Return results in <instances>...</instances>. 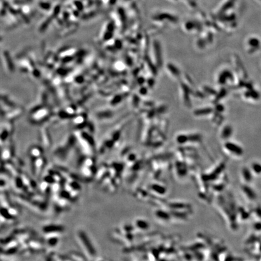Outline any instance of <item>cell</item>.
<instances>
[{
	"mask_svg": "<svg viewBox=\"0 0 261 261\" xmlns=\"http://www.w3.org/2000/svg\"><path fill=\"white\" fill-rule=\"evenodd\" d=\"M77 242L79 246H81L83 252L85 253L87 257H89V259H92L93 257H96V252L87 234L82 230H79L76 235Z\"/></svg>",
	"mask_w": 261,
	"mask_h": 261,
	"instance_id": "obj_1",
	"label": "cell"
},
{
	"mask_svg": "<svg viewBox=\"0 0 261 261\" xmlns=\"http://www.w3.org/2000/svg\"><path fill=\"white\" fill-rule=\"evenodd\" d=\"M150 190L154 192L155 194L158 195H165L167 192L166 187L162 184H159L158 183H154L150 187Z\"/></svg>",
	"mask_w": 261,
	"mask_h": 261,
	"instance_id": "obj_5",
	"label": "cell"
},
{
	"mask_svg": "<svg viewBox=\"0 0 261 261\" xmlns=\"http://www.w3.org/2000/svg\"><path fill=\"white\" fill-rule=\"evenodd\" d=\"M135 229L140 230L142 231H144L147 230L149 228V224L146 220H137L135 221Z\"/></svg>",
	"mask_w": 261,
	"mask_h": 261,
	"instance_id": "obj_7",
	"label": "cell"
},
{
	"mask_svg": "<svg viewBox=\"0 0 261 261\" xmlns=\"http://www.w3.org/2000/svg\"><path fill=\"white\" fill-rule=\"evenodd\" d=\"M224 149L227 154L235 158L242 157L244 154V150L242 147L233 142H225L224 144Z\"/></svg>",
	"mask_w": 261,
	"mask_h": 261,
	"instance_id": "obj_2",
	"label": "cell"
},
{
	"mask_svg": "<svg viewBox=\"0 0 261 261\" xmlns=\"http://www.w3.org/2000/svg\"><path fill=\"white\" fill-rule=\"evenodd\" d=\"M70 256H74V257H76V256H77V254H74V253H72V254H71V255ZM80 258H76V260H82V259H84L82 257V256H79V255H77Z\"/></svg>",
	"mask_w": 261,
	"mask_h": 261,
	"instance_id": "obj_9",
	"label": "cell"
},
{
	"mask_svg": "<svg viewBox=\"0 0 261 261\" xmlns=\"http://www.w3.org/2000/svg\"><path fill=\"white\" fill-rule=\"evenodd\" d=\"M155 215L157 219L162 221L166 222L169 221L170 218H171L170 214L167 212L163 210H158L155 211Z\"/></svg>",
	"mask_w": 261,
	"mask_h": 261,
	"instance_id": "obj_6",
	"label": "cell"
},
{
	"mask_svg": "<svg viewBox=\"0 0 261 261\" xmlns=\"http://www.w3.org/2000/svg\"><path fill=\"white\" fill-rule=\"evenodd\" d=\"M241 189L244 197L247 198V200L251 201H253L256 200L257 198L256 193L255 192V190L253 189L252 187H250L248 186V184L244 183V184L241 186Z\"/></svg>",
	"mask_w": 261,
	"mask_h": 261,
	"instance_id": "obj_3",
	"label": "cell"
},
{
	"mask_svg": "<svg viewBox=\"0 0 261 261\" xmlns=\"http://www.w3.org/2000/svg\"><path fill=\"white\" fill-rule=\"evenodd\" d=\"M241 176L244 183L249 184L252 182L253 174H252L250 167H243L241 171Z\"/></svg>",
	"mask_w": 261,
	"mask_h": 261,
	"instance_id": "obj_4",
	"label": "cell"
},
{
	"mask_svg": "<svg viewBox=\"0 0 261 261\" xmlns=\"http://www.w3.org/2000/svg\"><path fill=\"white\" fill-rule=\"evenodd\" d=\"M252 174L256 175H261V164L258 162H254L251 164L250 167Z\"/></svg>",
	"mask_w": 261,
	"mask_h": 261,
	"instance_id": "obj_8",
	"label": "cell"
}]
</instances>
